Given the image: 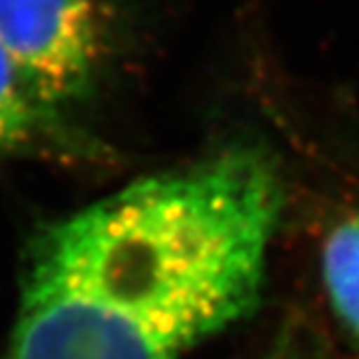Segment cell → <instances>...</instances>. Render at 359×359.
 Masks as SVG:
<instances>
[{"label":"cell","instance_id":"6da1fadb","mask_svg":"<svg viewBox=\"0 0 359 359\" xmlns=\"http://www.w3.org/2000/svg\"><path fill=\"white\" fill-rule=\"evenodd\" d=\"M284 187L234 145L46 225L0 359H182L260 303Z\"/></svg>","mask_w":359,"mask_h":359},{"label":"cell","instance_id":"7a4b0ae2","mask_svg":"<svg viewBox=\"0 0 359 359\" xmlns=\"http://www.w3.org/2000/svg\"><path fill=\"white\" fill-rule=\"evenodd\" d=\"M0 43L37 97L63 115L93 89L104 61L100 0H0Z\"/></svg>","mask_w":359,"mask_h":359},{"label":"cell","instance_id":"3957f363","mask_svg":"<svg viewBox=\"0 0 359 359\" xmlns=\"http://www.w3.org/2000/svg\"><path fill=\"white\" fill-rule=\"evenodd\" d=\"M63 115L48 109L0 43V163L65 151Z\"/></svg>","mask_w":359,"mask_h":359},{"label":"cell","instance_id":"277c9868","mask_svg":"<svg viewBox=\"0 0 359 359\" xmlns=\"http://www.w3.org/2000/svg\"><path fill=\"white\" fill-rule=\"evenodd\" d=\"M320 275L333 314L359 342V208L327 232L320 249Z\"/></svg>","mask_w":359,"mask_h":359}]
</instances>
